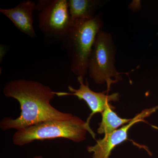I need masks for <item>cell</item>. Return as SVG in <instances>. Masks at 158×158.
Returning a JSON list of instances; mask_svg holds the SVG:
<instances>
[{
	"instance_id": "1",
	"label": "cell",
	"mask_w": 158,
	"mask_h": 158,
	"mask_svg": "<svg viewBox=\"0 0 158 158\" xmlns=\"http://www.w3.org/2000/svg\"><path fill=\"white\" fill-rule=\"evenodd\" d=\"M7 98L19 102V117L3 118L0 122L1 129L19 131L41 122L52 119H68L74 115L64 113L52 106L51 102L56 96L49 86L36 81L17 79L8 82L3 89Z\"/></svg>"
},
{
	"instance_id": "2",
	"label": "cell",
	"mask_w": 158,
	"mask_h": 158,
	"mask_svg": "<svg viewBox=\"0 0 158 158\" xmlns=\"http://www.w3.org/2000/svg\"><path fill=\"white\" fill-rule=\"evenodd\" d=\"M101 14L87 21L72 23L62 41L70 60V69L78 77L88 73L89 56L97 35L103 26Z\"/></svg>"
},
{
	"instance_id": "3",
	"label": "cell",
	"mask_w": 158,
	"mask_h": 158,
	"mask_svg": "<svg viewBox=\"0 0 158 158\" xmlns=\"http://www.w3.org/2000/svg\"><path fill=\"white\" fill-rule=\"evenodd\" d=\"M95 139V135L88 128L86 122L73 116L68 119H52L16 131L12 137L13 144L22 146L35 141L63 138L78 143L86 139L87 132Z\"/></svg>"
},
{
	"instance_id": "4",
	"label": "cell",
	"mask_w": 158,
	"mask_h": 158,
	"mask_svg": "<svg viewBox=\"0 0 158 158\" xmlns=\"http://www.w3.org/2000/svg\"><path fill=\"white\" fill-rule=\"evenodd\" d=\"M116 48L110 33L101 30L97 35L89 56L88 73L97 84H112L122 80L115 65Z\"/></svg>"
},
{
	"instance_id": "5",
	"label": "cell",
	"mask_w": 158,
	"mask_h": 158,
	"mask_svg": "<svg viewBox=\"0 0 158 158\" xmlns=\"http://www.w3.org/2000/svg\"><path fill=\"white\" fill-rule=\"evenodd\" d=\"M39 27L45 36L62 41L70 30L72 22L68 0H42L36 4Z\"/></svg>"
},
{
	"instance_id": "6",
	"label": "cell",
	"mask_w": 158,
	"mask_h": 158,
	"mask_svg": "<svg viewBox=\"0 0 158 158\" xmlns=\"http://www.w3.org/2000/svg\"><path fill=\"white\" fill-rule=\"evenodd\" d=\"M158 110V106L143 110L132 118L129 123L111 134L105 135L102 139L98 140L95 145L88 148V151L93 153L92 158H110L112 151L116 146L128 140V132L130 128L138 122H143L148 123L144 118Z\"/></svg>"
},
{
	"instance_id": "7",
	"label": "cell",
	"mask_w": 158,
	"mask_h": 158,
	"mask_svg": "<svg viewBox=\"0 0 158 158\" xmlns=\"http://www.w3.org/2000/svg\"><path fill=\"white\" fill-rule=\"evenodd\" d=\"M80 84L78 89H75L71 86H68L69 92H55L56 96L62 97L67 95L76 96L80 100H84L88 105L91 112L86 122L88 128L91 130L90 127V122L94 115L97 113H102L104 110L110 104V102L118 101L119 99L118 93H114L110 95L106 94L105 92H96L91 90L88 83L85 84L84 77H77Z\"/></svg>"
},
{
	"instance_id": "8",
	"label": "cell",
	"mask_w": 158,
	"mask_h": 158,
	"mask_svg": "<svg viewBox=\"0 0 158 158\" xmlns=\"http://www.w3.org/2000/svg\"><path fill=\"white\" fill-rule=\"evenodd\" d=\"M36 9L34 2L28 0L11 9H0V11L12 22L19 31L31 38L36 37L33 26V12Z\"/></svg>"
},
{
	"instance_id": "9",
	"label": "cell",
	"mask_w": 158,
	"mask_h": 158,
	"mask_svg": "<svg viewBox=\"0 0 158 158\" xmlns=\"http://www.w3.org/2000/svg\"><path fill=\"white\" fill-rule=\"evenodd\" d=\"M106 2V1L104 0H68L72 23L92 19L96 15V11Z\"/></svg>"
},
{
	"instance_id": "10",
	"label": "cell",
	"mask_w": 158,
	"mask_h": 158,
	"mask_svg": "<svg viewBox=\"0 0 158 158\" xmlns=\"http://www.w3.org/2000/svg\"><path fill=\"white\" fill-rule=\"evenodd\" d=\"M114 107L110 104L106 108L102 113L101 122L99 123L97 132L99 134L109 135L117 130L119 127L129 123L131 119L124 118L119 117L113 111Z\"/></svg>"
},
{
	"instance_id": "11",
	"label": "cell",
	"mask_w": 158,
	"mask_h": 158,
	"mask_svg": "<svg viewBox=\"0 0 158 158\" xmlns=\"http://www.w3.org/2000/svg\"><path fill=\"white\" fill-rule=\"evenodd\" d=\"M129 9L133 12L139 11L141 9V1H133L129 6Z\"/></svg>"
},
{
	"instance_id": "12",
	"label": "cell",
	"mask_w": 158,
	"mask_h": 158,
	"mask_svg": "<svg viewBox=\"0 0 158 158\" xmlns=\"http://www.w3.org/2000/svg\"><path fill=\"white\" fill-rule=\"evenodd\" d=\"M32 158H44L42 156H36Z\"/></svg>"
}]
</instances>
